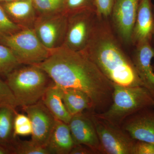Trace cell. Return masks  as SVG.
<instances>
[{
    "mask_svg": "<svg viewBox=\"0 0 154 154\" xmlns=\"http://www.w3.org/2000/svg\"><path fill=\"white\" fill-rule=\"evenodd\" d=\"M108 18L98 17L87 46L81 52L113 84L144 86L131 58L124 51Z\"/></svg>",
    "mask_w": 154,
    "mask_h": 154,
    "instance_id": "2",
    "label": "cell"
},
{
    "mask_svg": "<svg viewBox=\"0 0 154 154\" xmlns=\"http://www.w3.org/2000/svg\"><path fill=\"white\" fill-rule=\"evenodd\" d=\"M36 65L60 88L86 93L91 99L94 112L103 113L112 104L113 83L81 51L62 45L51 50L48 57Z\"/></svg>",
    "mask_w": 154,
    "mask_h": 154,
    "instance_id": "1",
    "label": "cell"
},
{
    "mask_svg": "<svg viewBox=\"0 0 154 154\" xmlns=\"http://www.w3.org/2000/svg\"><path fill=\"white\" fill-rule=\"evenodd\" d=\"M69 126L75 145H82L95 154H102L101 144L90 110L72 116Z\"/></svg>",
    "mask_w": 154,
    "mask_h": 154,
    "instance_id": "11",
    "label": "cell"
},
{
    "mask_svg": "<svg viewBox=\"0 0 154 154\" xmlns=\"http://www.w3.org/2000/svg\"><path fill=\"white\" fill-rule=\"evenodd\" d=\"M152 95L153 96L154 99V94H152Z\"/></svg>",
    "mask_w": 154,
    "mask_h": 154,
    "instance_id": "33",
    "label": "cell"
},
{
    "mask_svg": "<svg viewBox=\"0 0 154 154\" xmlns=\"http://www.w3.org/2000/svg\"><path fill=\"white\" fill-rule=\"evenodd\" d=\"M131 58L144 87L154 94V71L152 60L154 48L152 42H146L137 45Z\"/></svg>",
    "mask_w": 154,
    "mask_h": 154,
    "instance_id": "13",
    "label": "cell"
},
{
    "mask_svg": "<svg viewBox=\"0 0 154 154\" xmlns=\"http://www.w3.org/2000/svg\"><path fill=\"white\" fill-rule=\"evenodd\" d=\"M98 134L102 154H132L136 140L118 125L99 113L90 111Z\"/></svg>",
    "mask_w": 154,
    "mask_h": 154,
    "instance_id": "6",
    "label": "cell"
},
{
    "mask_svg": "<svg viewBox=\"0 0 154 154\" xmlns=\"http://www.w3.org/2000/svg\"><path fill=\"white\" fill-rule=\"evenodd\" d=\"M95 11L100 18H109L111 16L116 0H93Z\"/></svg>",
    "mask_w": 154,
    "mask_h": 154,
    "instance_id": "27",
    "label": "cell"
},
{
    "mask_svg": "<svg viewBox=\"0 0 154 154\" xmlns=\"http://www.w3.org/2000/svg\"><path fill=\"white\" fill-rule=\"evenodd\" d=\"M16 108L10 106L0 107V145L11 151L17 137L14 135V119Z\"/></svg>",
    "mask_w": 154,
    "mask_h": 154,
    "instance_id": "18",
    "label": "cell"
},
{
    "mask_svg": "<svg viewBox=\"0 0 154 154\" xmlns=\"http://www.w3.org/2000/svg\"><path fill=\"white\" fill-rule=\"evenodd\" d=\"M2 41L12 50L20 64L36 65L45 60L51 50L39 40L34 29L23 28L15 33L0 36Z\"/></svg>",
    "mask_w": 154,
    "mask_h": 154,
    "instance_id": "5",
    "label": "cell"
},
{
    "mask_svg": "<svg viewBox=\"0 0 154 154\" xmlns=\"http://www.w3.org/2000/svg\"><path fill=\"white\" fill-rule=\"evenodd\" d=\"M132 154H154V144L136 140Z\"/></svg>",
    "mask_w": 154,
    "mask_h": 154,
    "instance_id": "28",
    "label": "cell"
},
{
    "mask_svg": "<svg viewBox=\"0 0 154 154\" xmlns=\"http://www.w3.org/2000/svg\"><path fill=\"white\" fill-rule=\"evenodd\" d=\"M22 107L31 122V140L37 145L46 147L57 119L41 100L33 105Z\"/></svg>",
    "mask_w": 154,
    "mask_h": 154,
    "instance_id": "9",
    "label": "cell"
},
{
    "mask_svg": "<svg viewBox=\"0 0 154 154\" xmlns=\"http://www.w3.org/2000/svg\"><path fill=\"white\" fill-rule=\"evenodd\" d=\"M21 64L10 48L0 45V74L7 76Z\"/></svg>",
    "mask_w": 154,
    "mask_h": 154,
    "instance_id": "20",
    "label": "cell"
},
{
    "mask_svg": "<svg viewBox=\"0 0 154 154\" xmlns=\"http://www.w3.org/2000/svg\"><path fill=\"white\" fill-rule=\"evenodd\" d=\"M153 9H154V5H153Z\"/></svg>",
    "mask_w": 154,
    "mask_h": 154,
    "instance_id": "34",
    "label": "cell"
},
{
    "mask_svg": "<svg viewBox=\"0 0 154 154\" xmlns=\"http://www.w3.org/2000/svg\"><path fill=\"white\" fill-rule=\"evenodd\" d=\"M152 42H153V43L154 44V35L153 36V38H152ZM152 67H153V70L154 71V64L153 65H152Z\"/></svg>",
    "mask_w": 154,
    "mask_h": 154,
    "instance_id": "32",
    "label": "cell"
},
{
    "mask_svg": "<svg viewBox=\"0 0 154 154\" xmlns=\"http://www.w3.org/2000/svg\"><path fill=\"white\" fill-rule=\"evenodd\" d=\"M75 146L68 124L57 119L46 146L50 154H69Z\"/></svg>",
    "mask_w": 154,
    "mask_h": 154,
    "instance_id": "15",
    "label": "cell"
},
{
    "mask_svg": "<svg viewBox=\"0 0 154 154\" xmlns=\"http://www.w3.org/2000/svg\"><path fill=\"white\" fill-rule=\"evenodd\" d=\"M6 77V82L14 94L18 106L22 107L33 105L41 100L51 83L47 74L36 65L16 69Z\"/></svg>",
    "mask_w": 154,
    "mask_h": 154,
    "instance_id": "3",
    "label": "cell"
},
{
    "mask_svg": "<svg viewBox=\"0 0 154 154\" xmlns=\"http://www.w3.org/2000/svg\"><path fill=\"white\" fill-rule=\"evenodd\" d=\"M32 127L30 118L28 115L16 113L14 119V133L16 137L31 135Z\"/></svg>",
    "mask_w": 154,
    "mask_h": 154,
    "instance_id": "23",
    "label": "cell"
},
{
    "mask_svg": "<svg viewBox=\"0 0 154 154\" xmlns=\"http://www.w3.org/2000/svg\"><path fill=\"white\" fill-rule=\"evenodd\" d=\"M61 88L64 104L72 116L88 110L93 111L91 99L85 92L73 88Z\"/></svg>",
    "mask_w": 154,
    "mask_h": 154,
    "instance_id": "17",
    "label": "cell"
},
{
    "mask_svg": "<svg viewBox=\"0 0 154 154\" xmlns=\"http://www.w3.org/2000/svg\"><path fill=\"white\" fill-rule=\"evenodd\" d=\"M17 1V0H0V2H12V1Z\"/></svg>",
    "mask_w": 154,
    "mask_h": 154,
    "instance_id": "31",
    "label": "cell"
},
{
    "mask_svg": "<svg viewBox=\"0 0 154 154\" xmlns=\"http://www.w3.org/2000/svg\"><path fill=\"white\" fill-rule=\"evenodd\" d=\"M154 35V11L152 0H140L133 30L132 45L152 42Z\"/></svg>",
    "mask_w": 154,
    "mask_h": 154,
    "instance_id": "14",
    "label": "cell"
},
{
    "mask_svg": "<svg viewBox=\"0 0 154 154\" xmlns=\"http://www.w3.org/2000/svg\"><path fill=\"white\" fill-rule=\"evenodd\" d=\"M0 154H11V153L8 149L0 145Z\"/></svg>",
    "mask_w": 154,
    "mask_h": 154,
    "instance_id": "30",
    "label": "cell"
},
{
    "mask_svg": "<svg viewBox=\"0 0 154 154\" xmlns=\"http://www.w3.org/2000/svg\"><path fill=\"white\" fill-rule=\"evenodd\" d=\"M154 107L153 96L144 86L125 87L113 84L112 102L105 112L99 113L121 125L125 119L147 107Z\"/></svg>",
    "mask_w": 154,
    "mask_h": 154,
    "instance_id": "4",
    "label": "cell"
},
{
    "mask_svg": "<svg viewBox=\"0 0 154 154\" xmlns=\"http://www.w3.org/2000/svg\"><path fill=\"white\" fill-rule=\"evenodd\" d=\"M121 126L134 140L154 144V107H147L130 116Z\"/></svg>",
    "mask_w": 154,
    "mask_h": 154,
    "instance_id": "12",
    "label": "cell"
},
{
    "mask_svg": "<svg viewBox=\"0 0 154 154\" xmlns=\"http://www.w3.org/2000/svg\"><path fill=\"white\" fill-rule=\"evenodd\" d=\"M68 15L64 13L44 16L37 21L35 32L39 40L47 49L52 50L61 46L64 40Z\"/></svg>",
    "mask_w": 154,
    "mask_h": 154,
    "instance_id": "10",
    "label": "cell"
},
{
    "mask_svg": "<svg viewBox=\"0 0 154 154\" xmlns=\"http://www.w3.org/2000/svg\"><path fill=\"white\" fill-rule=\"evenodd\" d=\"M41 100L56 119L69 124L72 116L64 104L62 89L60 87L52 82Z\"/></svg>",
    "mask_w": 154,
    "mask_h": 154,
    "instance_id": "16",
    "label": "cell"
},
{
    "mask_svg": "<svg viewBox=\"0 0 154 154\" xmlns=\"http://www.w3.org/2000/svg\"><path fill=\"white\" fill-rule=\"evenodd\" d=\"M11 152L12 154H50L45 147L37 145L31 140H20L18 137Z\"/></svg>",
    "mask_w": 154,
    "mask_h": 154,
    "instance_id": "21",
    "label": "cell"
},
{
    "mask_svg": "<svg viewBox=\"0 0 154 154\" xmlns=\"http://www.w3.org/2000/svg\"><path fill=\"white\" fill-rule=\"evenodd\" d=\"M10 106L17 108V101L14 94L6 82L0 79V107Z\"/></svg>",
    "mask_w": 154,
    "mask_h": 154,
    "instance_id": "26",
    "label": "cell"
},
{
    "mask_svg": "<svg viewBox=\"0 0 154 154\" xmlns=\"http://www.w3.org/2000/svg\"><path fill=\"white\" fill-rule=\"evenodd\" d=\"M140 0H116L111 26L122 44L132 45V34Z\"/></svg>",
    "mask_w": 154,
    "mask_h": 154,
    "instance_id": "8",
    "label": "cell"
},
{
    "mask_svg": "<svg viewBox=\"0 0 154 154\" xmlns=\"http://www.w3.org/2000/svg\"><path fill=\"white\" fill-rule=\"evenodd\" d=\"M95 154L94 151L87 146L82 145H77L72 149L70 154Z\"/></svg>",
    "mask_w": 154,
    "mask_h": 154,
    "instance_id": "29",
    "label": "cell"
},
{
    "mask_svg": "<svg viewBox=\"0 0 154 154\" xmlns=\"http://www.w3.org/2000/svg\"><path fill=\"white\" fill-rule=\"evenodd\" d=\"M32 0H17L5 2L4 9L6 13L17 22L27 24L35 18Z\"/></svg>",
    "mask_w": 154,
    "mask_h": 154,
    "instance_id": "19",
    "label": "cell"
},
{
    "mask_svg": "<svg viewBox=\"0 0 154 154\" xmlns=\"http://www.w3.org/2000/svg\"><path fill=\"white\" fill-rule=\"evenodd\" d=\"M85 10L95 11L93 0H64V13L68 15Z\"/></svg>",
    "mask_w": 154,
    "mask_h": 154,
    "instance_id": "24",
    "label": "cell"
},
{
    "mask_svg": "<svg viewBox=\"0 0 154 154\" xmlns=\"http://www.w3.org/2000/svg\"><path fill=\"white\" fill-rule=\"evenodd\" d=\"M23 28L11 21L5 10L0 6V36L12 34Z\"/></svg>",
    "mask_w": 154,
    "mask_h": 154,
    "instance_id": "25",
    "label": "cell"
},
{
    "mask_svg": "<svg viewBox=\"0 0 154 154\" xmlns=\"http://www.w3.org/2000/svg\"><path fill=\"white\" fill-rule=\"evenodd\" d=\"M97 16L93 10H85L69 14L64 45L81 51L88 45L93 33Z\"/></svg>",
    "mask_w": 154,
    "mask_h": 154,
    "instance_id": "7",
    "label": "cell"
},
{
    "mask_svg": "<svg viewBox=\"0 0 154 154\" xmlns=\"http://www.w3.org/2000/svg\"><path fill=\"white\" fill-rule=\"evenodd\" d=\"M34 8L44 16L54 15L64 9V0H32Z\"/></svg>",
    "mask_w": 154,
    "mask_h": 154,
    "instance_id": "22",
    "label": "cell"
}]
</instances>
